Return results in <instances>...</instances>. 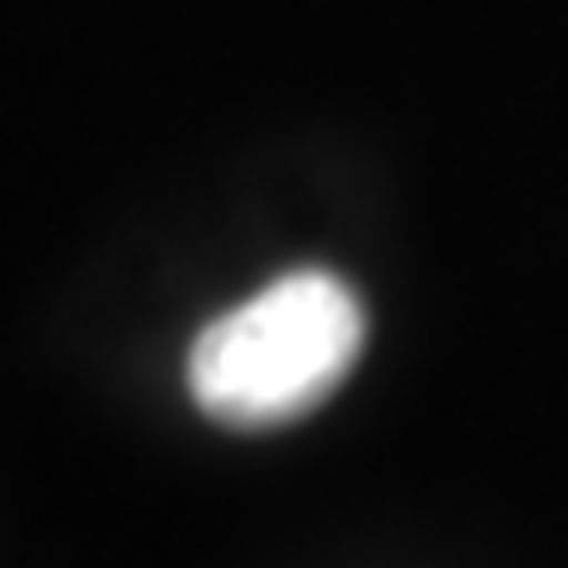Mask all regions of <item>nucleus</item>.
Wrapping results in <instances>:
<instances>
[{"mask_svg":"<svg viewBox=\"0 0 568 568\" xmlns=\"http://www.w3.org/2000/svg\"><path fill=\"white\" fill-rule=\"evenodd\" d=\"M366 304L342 272L304 265L241 297L190 342L183 379L203 417L227 429H278L323 405L361 366Z\"/></svg>","mask_w":568,"mask_h":568,"instance_id":"f257e3e1","label":"nucleus"}]
</instances>
